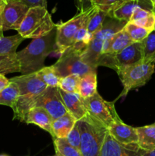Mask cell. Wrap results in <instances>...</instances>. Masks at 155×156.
<instances>
[{
    "label": "cell",
    "mask_w": 155,
    "mask_h": 156,
    "mask_svg": "<svg viewBox=\"0 0 155 156\" xmlns=\"http://www.w3.org/2000/svg\"><path fill=\"white\" fill-rule=\"evenodd\" d=\"M56 27L46 35L33 39L26 48L17 52L20 73L22 75L36 73L43 68L45 59L56 51Z\"/></svg>",
    "instance_id": "6da1fadb"
},
{
    "label": "cell",
    "mask_w": 155,
    "mask_h": 156,
    "mask_svg": "<svg viewBox=\"0 0 155 156\" xmlns=\"http://www.w3.org/2000/svg\"><path fill=\"white\" fill-rule=\"evenodd\" d=\"M55 27L47 9L33 7L29 9L17 31L24 39H36L46 35Z\"/></svg>",
    "instance_id": "7a4b0ae2"
},
{
    "label": "cell",
    "mask_w": 155,
    "mask_h": 156,
    "mask_svg": "<svg viewBox=\"0 0 155 156\" xmlns=\"http://www.w3.org/2000/svg\"><path fill=\"white\" fill-rule=\"evenodd\" d=\"M78 123L81 131L79 151L82 156H100L108 129L90 116Z\"/></svg>",
    "instance_id": "3957f363"
},
{
    "label": "cell",
    "mask_w": 155,
    "mask_h": 156,
    "mask_svg": "<svg viewBox=\"0 0 155 156\" xmlns=\"http://www.w3.org/2000/svg\"><path fill=\"white\" fill-rule=\"evenodd\" d=\"M143 61V44L134 42L115 55L102 54L97 66L109 67L117 73Z\"/></svg>",
    "instance_id": "277c9868"
},
{
    "label": "cell",
    "mask_w": 155,
    "mask_h": 156,
    "mask_svg": "<svg viewBox=\"0 0 155 156\" xmlns=\"http://www.w3.org/2000/svg\"><path fill=\"white\" fill-rule=\"evenodd\" d=\"M155 70V62H142L129 66L118 73L123 91L119 97L126 96L129 91L145 85L150 79Z\"/></svg>",
    "instance_id": "5b68a950"
},
{
    "label": "cell",
    "mask_w": 155,
    "mask_h": 156,
    "mask_svg": "<svg viewBox=\"0 0 155 156\" xmlns=\"http://www.w3.org/2000/svg\"><path fill=\"white\" fill-rule=\"evenodd\" d=\"M83 102L88 115L107 129L114 122L120 120L114 104L105 101L98 92L88 98H83Z\"/></svg>",
    "instance_id": "8992f818"
},
{
    "label": "cell",
    "mask_w": 155,
    "mask_h": 156,
    "mask_svg": "<svg viewBox=\"0 0 155 156\" xmlns=\"http://www.w3.org/2000/svg\"><path fill=\"white\" fill-rule=\"evenodd\" d=\"M81 53L80 50L70 47L60 54V57L53 65L59 77H65L73 74L82 76L91 72L97 71V69H94L82 61L81 57Z\"/></svg>",
    "instance_id": "52a82bcc"
},
{
    "label": "cell",
    "mask_w": 155,
    "mask_h": 156,
    "mask_svg": "<svg viewBox=\"0 0 155 156\" xmlns=\"http://www.w3.org/2000/svg\"><path fill=\"white\" fill-rule=\"evenodd\" d=\"M94 6L85 12H79L73 18L65 22L56 25V53L62 54L65 50L72 46L73 39L81 26L94 9Z\"/></svg>",
    "instance_id": "ba28073f"
},
{
    "label": "cell",
    "mask_w": 155,
    "mask_h": 156,
    "mask_svg": "<svg viewBox=\"0 0 155 156\" xmlns=\"http://www.w3.org/2000/svg\"><path fill=\"white\" fill-rule=\"evenodd\" d=\"M24 40L20 34L0 37V73H20L17 48Z\"/></svg>",
    "instance_id": "9c48e42d"
},
{
    "label": "cell",
    "mask_w": 155,
    "mask_h": 156,
    "mask_svg": "<svg viewBox=\"0 0 155 156\" xmlns=\"http://www.w3.org/2000/svg\"><path fill=\"white\" fill-rule=\"evenodd\" d=\"M44 108L53 120L68 113L59 94V87H46L35 98V106Z\"/></svg>",
    "instance_id": "30bf717a"
},
{
    "label": "cell",
    "mask_w": 155,
    "mask_h": 156,
    "mask_svg": "<svg viewBox=\"0 0 155 156\" xmlns=\"http://www.w3.org/2000/svg\"><path fill=\"white\" fill-rule=\"evenodd\" d=\"M30 8L18 0H8L7 5L0 15V25L3 31L18 30Z\"/></svg>",
    "instance_id": "8fae6325"
},
{
    "label": "cell",
    "mask_w": 155,
    "mask_h": 156,
    "mask_svg": "<svg viewBox=\"0 0 155 156\" xmlns=\"http://www.w3.org/2000/svg\"><path fill=\"white\" fill-rule=\"evenodd\" d=\"M144 152L138 147V144L129 146L120 144L107 132L105 136L100 156H141Z\"/></svg>",
    "instance_id": "7c38bea8"
},
{
    "label": "cell",
    "mask_w": 155,
    "mask_h": 156,
    "mask_svg": "<svg viewBox=\"0 0 155 156\" xmlns=\"http://www.w3.org/2000/svg\"><path fill=\"white\" fill-rule=\"evenodd\" d=\"M15 82L19 89V95L36 96L46 88V85L39 79L36 73L21 75L9 79Z\"/></svg>",
    "instance_id": "4fadbf2b"
},
{
    "label": "cell",
    "mask_w": 155,
    "mask_h": 156,
    "mask_svg": "<svg viewBox=\"0 0 155 156\" xmlns=\"http://www.w3.org/2000/svg\"><path fill=\"white\" fill-rule=\"evenodd\" d=\"M137 8H142L153 12V5L150 0H123L108 15L118 21L129 22Z\"/></svg>",
    "instance_id": "5bb4252c"
},
{
    "label": "cell",
    "mask_w": 155,
    "mask_h": 156,
    "mask_svg": "<svg viewBox=\"0 0 155 156\" xmlns=\"http://www.w3.org/2000/svg\"><path fill=\"white\" fill-rule=\"evenodd\" d=\"M108 133L120 144L129 146L138 144V134L136 128L126 124L122 120H116L109 128Z\"/></svg>",
    "instance_id": "9a60e30c"
},
{
    "label": "cell",
    "mask_w": 155,
    "mask_h": 156,
    "mask_svg": "<svg viewBox=\"0 0 155 156\" xmlns=\"http://www.w3.org/2000/svg\"><path fill=\"white\" fill-rule=\"evenodd\" d=\"M59 91L65 108L77 121L83 120L89 116L84 105L83 98L78 93H67L59 88Z\"/></svg>",
    "instance_id": "2e32d148"
},
{
    "label": "cell",
    "mask_w": 155,
    "mask_h": 156,
    "mask_svg": "<svg viewBox=\"0 0 155 156\" xmlns=\"http://www.w3.org/2000/svg\"><path fill=\"white\" fill-rule=\"evenodd\" d=\"M53 119L51 115L44 108L40 107H34L31 108L26 117L25 123L27 124H34L39 126L41 129L48 132L53 138L54 135L52 129Z\"/></svg>",
    "instance_id": "e0dca14e"
},
{
    "label": "cell",
    "mask_w": 155,
    "mask_h": 156,
    "mask_svg": "<svg viewBox=\"0 0 155 156\" xmlns=\"http://www.w3.org/2000/svg\"><path fill=\"white\" fill-rule=\"evenodd\" d=\"M134 43L124 28L112 35L103 44L102 54L115 55ZM101 54V55H102Z\"/></svg>",
    "instance_id": "ac0fdd59"
},
{
    "label": "cell",
    "mask_w": 155,
    "mask_h": 156,
    "mask_svg": "<svg viewBox=\"0 0 155 156\" xmlns=\"http://www.w3.org/2000/svg\"><path fill=\"white\" fill-rule=\"evenodd\" d=\"M76 119L69 113H67L62 117L53 120L52 124L53 135L55 139H65L75 125Z\"/></svg>",
    "instance_id": "d6986e66"
},
{
    "label": "cell",
    "mask_w": 155,
    "mask_h": 156,
    "mask_svg": "<svg viewBox=\"0 0 155 156\" xmlns=\"http://www.w3.org/2000/svg\"><path fill=\"white\" fill-rule=\"evenodd\" d=\"M138 134V146L144 151H150L155 149V126L153 124L148 126L137 127Z\"/></svg>",
    "instance_id": "ffe728a7"
},
{
    "label": "cell",
    "mask_w": 155,
    "mask_h": 156,
    "mask_svg": "<svg viewBox=\"0 0 155 156\" xmlns=\"http://www.w3.org/2000/svg\"><path fill=\"white\" fill-rule=\"evenodd\" d=\"M97 71L88 73L81 76L78 94H80L82 98H88L97 92Z\"/></svg>",
    "instance_id": "44dd1931"
},
{
    "label": "cell",
    "mask_w": 155,
    "mask_h": 156,
    "mask_svg": "<svg viewBox=\"0 0 155 156\" xmlns=\"http://www.w3.org/2000/svg\"><path fill=\"white\" fill-rule=\"evenodd\" d=\"M107 16L108 12L100 10L97 7H94V11L90 15L88 21V25H87L88 33L91 37H93L94 35L101 28L103 22Z\"/></svg>",
    "instance_id": "7402d4cb"
},
{
    "label": "cell",
    "mask_w": 155,
    "mask_h": 156,
    "mask_svg": "<svg viewBox=\"0 0 155 156\" xmlns=\"http://www.w3.org/2000/svg\"><path fill=\"white\" fill-rule=\"evenodd\" d=\"M18 97L19 89L18 85L15 82L10 81L9 85L0 91V105H5L12 108Z\"/></svg>",
    "instance_id": "603a6c76"
},
{
    "label": "cell",
    "mask_w": 155,
    "mask_h": 156,
    "mask_svg": "<svg viewBox=\"0 0 155 156\" xmlns=\"http://www.w3.org/2000/svg\"><path fill=\"white\" fill-rule=\"evenodd\" d=\"M36 75L47 87H59L60 77L57 75L53 66H44L36 72Z\"/></svg>",
    "instance_id": "cb8c5ba5"
},
{
    "label": "cell",
    "mask_w": 155,
    "mask_h": 156,
    "mask_svg": "<svg viewBox=\"0 0 155 156\" xmlns=\"http://www.w3.org/2000/svg\"><path fill=\"white\" fill-rule=\"evenodd\" d=\"M143 61L155 62V29L142 41Z\"/></svg>",
    "instance_id": "d4e9b609"
},
{
    "label": "cell",
    "mask_w": 155,
    "mask_h": 156,
    "mask_svg": "<svg viewBox=\"0 0 155 156\" xmlns=\"http://www.w3.org/2000/svg\"><path fill=\"white\" fill-rule=\"evenodd\" d=\"M56 154L59 156H82L79 149L70 146L65 139L53 140Z\"/></svg>",
    "instance_id": "484cf974"
},
{
    "label": "cell",
    "mask_w": 155,
    "mask_h": 156,
    "mask_svg": "<svg viewBox=\"0 0 155 156\" xmlns=\"http://www.w3.org/2000/svg\"><path fill=\"white\" fill-rule=\"evenodd\" d=\"M123 28L129 34V37L131 38L133 42H141L144 41L150 31L144 27H139L132 22H127Z\"/></svg>",
    "instance_id": "4316f807"
},
{
    "label": "cell",
    "mask_w": 155,
    "mask_h": 156,
    "mask_svg": "<svg viewBox=\"0 0 155 156\" xmlns=\"http://www.w3.org/2000/svg\"><path fill=\"white\" fill-rule=\"evenodd\" d=\"M81 76L78 75H69L60 78L59 88L67 93H78Z\"/></svg>",
    "instance_id": "83f0119b"
},
{
    "label": "cell",
    "mask_w": 155,
    "mask_h": 156,
    "mask_svg": "<svg viewBox=\"0 0 155 156\" xmlns=\"http://www.w3.org/2000/svg\"><path fill=\"white\" fill-rule=\"evenodd\" d=\"M123 0H91L92 6L97 7L108 14L118 6Z\"/></svg>",
    "instance_id": "f1b7e54d"
},
{
    "label": "cell",
    "mask_w": 155,
    "mask_h": 156,
    "mask_svg": "<svg viewBox=\"0 0 155 156\" xmlns=\"http://www.w3.org/2000/svg\"><path fill=\"white\" fill-rule=\"evenodd\" d=\"M67 143L75 149H79L81 143V131L79 127L78 121L76 122L75 125L72 128L69 133L68 134L66 138L65 139Z\"/></svg>",
    "instance_id": "f546056e"
},
{
    "label": "cell",
    "mask_w": 155,
    "mask_h": 156,
    "mask_svg": "<svg viewBox=\"0 0 155 156\" xmlns=\"http://www.w3.org/2000/svg\"><path fill=\"white\" fill-rule=\"evenodd\" d=\"M132 23H134L136 25L139 26V27H144V28L147 29L149 31L151 32L152 30H153L155 29V13L153 12H152L147 16L144 17V18L138 20V21H136Z\"/></svg>",
    "instance_id": "4dcf8cb0"
},
{
    "label": "cell",
    "mask_w": 155,
    "mask_h": 156,
    "mask_svg": "<svg viewBox=\"0 0 155 156\" xmlns=\"http://www.w3.org/2000/svg\"><path fill=\"white\" fill-rule=\"evenodd\" d=\"M28 6L29 8L43 7L47 9L46 0H18Z\"/></svg>",
    "instance_id": "1f68e13d"
},
{
    "label": "cell",
    "mask_w": 155,
    "mask_h": 156,
    "mask_svg": "<svg viewBox=\"0 0 155 156\" xmlns=\"http://www.w3.org/2000/svg\"><path fill=\"white\" fill-rule=\"evenodd\" d=\"M79 12H85L93 7L91 0H78Z\"/></svg>",
    "instance_id": "d6a6232c"
},
{
    "label": "cell",
    "mask_w": 155,
    "mask_h": 156,
    "mask_svg": "<svg viewBox=\"0 0 155 156\" xmlns=\"http://www.w3.org/2000/svg\"><path fill=\"white\" fill-rule=\"evenodd\" d=\"M10 83L9 79L5 76V75H2L0 73V91H2L4 88H5Z\"/></svg>",
    "instance_id": "836d02e7"
},
{
    "label": "cell",
    "mask_w": 155,
    "mask_h": 156,
    "mask_svg": "<svg viewBox=\"0 0 155 156\" xmlns=\"http://www.w3.org/2000/svg\"><path fill=\"white\" fill-rule=\"evenodd\" d=\"M8 0H0V15L2 13L3 10L7 5Z\"/></svg>",
    "instance_id": "e575fe53"
},
{
    "label": "cell",
    "mask_w": 155,
    "mask_h": 156,
    "mask_svg": "<svg viewBox=\"0 0 155 156\" xmlns=\"http://www.w3.org/2000/svg\"><path fill=\"white\" fill-rule=\"evenodd\" d=\"M141 156H155V149L150 151H144Z\"/></svg>",
    "instance_id": "d590c367"
},
{
    "label": "cell",
    "mask_w": 155,
    "mask_h": 156,
    "mask_svg": "<svg viewBox=\"0 0 155 156\" xmlns=\"http://www.w3.org/2000/svg\"><path fill=\"white\" fill-rule=\"evenodd\" d=\"M4 37L3 36V30L2 28L1 25H0V37Z\"/></svg>",
    "instance_id": "8d00e7d4"
},
{
    "label": "cell",
    "mask_w": 155,
    "mask_h": 156,
    "mask_svg": "<svg viewBox=\"0 0 155 156\" xmlns=\"http://www.w3.org/2000/svg\"><path fill=\"white\" fill-rule=\"evenodd\" d=\"M150 2H151L152 5H153V9L155 7V0H150Z\"/></svg>",
    "instance_id": "74e56055"
},
{
    "label": "cell",
    "mask_w": 155,
    "mask_h": 156,
    "mask_svg": "<svg viewBox=\"0 0 155 156\" xmlns=\"http://www.w3.org/2000/svg\"><path fill=\"white\" fill-rule=\"evenodd\" d=\"M153 12H154V13H155V7H154V8H153Z\"/></svg>",
    "instance_id": "f35d334b"
},
{
    "label": "cell",
    "mask_w": 155,
    "mask_h": 156,
    "mask_svg": "<svg viewBox=\"0 0 155 156\" xmlns=\"http://www.w3.org/2000/svg\"><path fill=\"white\" fill-rule=\"evenodd\" d=\"M52 156H59V155H57V154H55V155H52Z\"/></svg>",
    "instance_id": "ab89813d"
},
{
    "label": "cell",
    "mask_w": 155,
    "mask_h": 156,
    "mask_svg": "<svg viewBox=\"0 0 155 156\" xmlns=\"http://www.w3.org/2000/svg\"><path fill=\"white\" fill-rule=\"evenodd\" d=\"M0 156H8V155H0Z\"/></svg>",
    "instance_id": "60d3db41"
},
{
    "label": "cell",
    "mask_w": 155,
    "mask_h": 156,
    "mask_svg": "<svg viewBox=\"0 0 155 156\" xmlns=\"http://www.w3.org/2000/svg\"><path fill=\"white\" fill-rule=\"evenodd\" d=\"M153 125H154V126H155V122H154V123H153Z\"/></svg>",
    "instance_id": "b9f144b4"
}]
</instances>
